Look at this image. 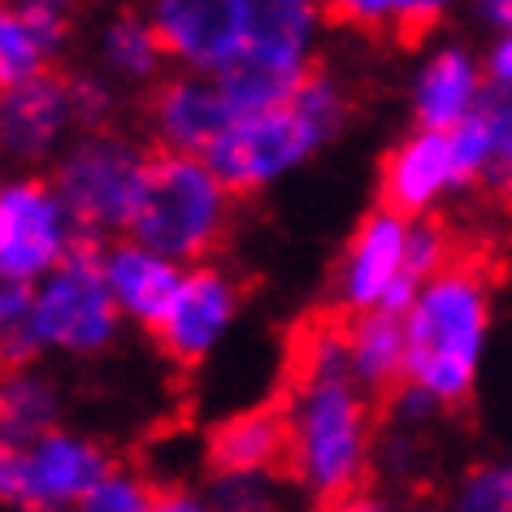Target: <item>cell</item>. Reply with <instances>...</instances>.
Wrapping results in <instances>:
<instances>
[{"label":"cell","instance_id":"6da1fadb","mask_svg":"<svg viewBox=\"0 0 512 512\" xmlns=\"http://www.w3.org/2000/svg\"><path fill=\"white\" fill-rule=\"evenodd\" d=\"M287 478L313 504H339L365 491L378 469V400L348 369H291L287 395Z\"/></svg>","mask_w":512,"mask_h":512},{"label":"cell","instance_id":"7a4b0ae2","mask_svg":"<svg viewBox=\"0 0 512 512\" xmlns=\"http://www.w3.org/2000/svg\"><path fill=\"white\" fill-rule=\"evenodd\" d=\"M495 287L482 261L460 252L404 309L408 369L404 387L421 391L439 413H456L473 400L491 348Z\"/></svg>","mask_w":512,"mask_h":512},{"label":"cell","instance_id":"3957f363","mask_svg":"<svg viewBox=\"0 0 512 512\" xmlns=\"http://www.w3.org/2000/svg\"><path fill=\"white\" fill-rule=\"evenodd\" d=\"M352 87L330 66H317L283 105L239 118L230 131L209 148V161L217 178L235 196H265L283 187L287 178L322 157L352 122Z\"/></svg>","mask_w":512,"mask_h":512},{"label":"cell","instance_id":"277c9868","mask_svg":"<svg viewBox=\"0 0 512 512\" xmlns=\"http://www.w3.org/2000/svg\"><path fill=\"white\" fill-rule=\"evenodd\" d=\"M235 200L239 196L217 178V170L204 157L152 152L126 235L157 248L183 270L217 261L230 226H235Z\"/></svg>","mask_w":512,"mask_h":512},{"label":"cell","instance_id":"5b68a950","mask_svg":"<svg viewBox=\"0 0 512 512\" xmlns=\"http://www.w3.org/2000/svg\"><path fill=\"white\" fill-rule=\"evenodd\" d=\"M322 0H248V48L222 74V87L239 118L265 113L296 92L322 66L326 40Z\"/></svg>","mask_w":512,"mask_h":512},{"label":"cell","instance_id":"8992f818","mask_svg":"<svg viewBox=\"0 0 512 512\" xmlns=\"http://www.w3.org/2000/svg\"><path fill=\"white\" fill-rule=\"evenodd\" d=\"M148 165H152L148 144L139 135L122 131V126L83 131L57 157L48 178H53L57 196L70 209L87 248H100V243L131 230Z\"/></svg>","mask_w":512,"mask_h":512},{"label":"cell","instance_id":"52a82bcc","mask_svg":"<svg viewBox=\"0 0 512 512\" xmlns=\"http://www.w3.org/2000/svg\"><path fill=\"white\" fill-rule=\"evenodd\" d=\"M122 313L113 304L96 265V248H79L66 265L31 287V309L22 322L27 361H100L118 348Z\"/></svg>","mask_w":512,"mask_h":512},{"label":"cell","instance_id":"ba28073f","mask_svg":"<svg viewBox=\"0 0 512 512\" xmlns=\"http://www.w3.org/2000/svg\"><path fill=\"white\" fill-rule=\"evenodd\" d=\"M113 465L109 447L79 426L0 443V512H74Z\"/></svg>","mask_w":512,"mask_h":512},{"label":"cell","instance_id":"9c48e42d","mask_svg":"<svg viewBox=\"0 0 512 512\" xmlns=\"http://www.w3.org/2000/svg\"><path fill=\"white\" fill-rule=\"evenodd\" d=\"M413 222L387 204H374L352 226L335 265V313H404L426 283L413 274Z\"/></svg>","mask_w":512,"mask_h":512},{"label":"cell","instance_id":"30bf717a","mask_svg":"<svg viewBox=\"0 0 512 512\" xmlns=\"http://www.w3.org/2000/svg\"><path fill=\"white\" fill-rule=\"evenodd\" d=\"M87 248L48 174L0 170V265L22 283H40Z\"/></svg>","mask_w":512,"mask_h":512},{"label":"cell","instance_id":"8fae6325","mask_svg":"<svg viewBox=\"0 0 512 512\" xmlns=\"http://www.w3.org/2000/svg\"><path fill=\"white\" fill-rule=\"evenodd\" d=\"M239 317H243V283L235 278V270H226L222 261L187 265L183 283H178L152 339H157L165 361L200 369L222 352V343L239 326Z\"/></svg>","mask_w":512,"mask_h":512},{"label":"cell","instance_id":"7c38bea8","mask_svg":"<svg viewBox=\"0 0 512 512\" xmlns=\"http://www.w3.org/2000/svg\"><path fill=\"white\" fill-rule=\"evenodd\" d=\"M79 135L83 118L70 70L0 92V170L48 174Z\"/></svg>","mask_w":512,"mask_h":512},{"label":"cell","instance_id":"4fadbf2b","mask_svg":"<svg viewBox=\"0 0 512 512\" xmlns=\"http://www.w3.org/2000/svg\"><path fill=\"white\" fill-rule=\"evenodd\" d=\"M465 191L473 187L452 131L408 126V135L395 139L378 165V204H387L408 222L439 217L447 200L465 196Z\"/></svg>","mask_w":512,"mask_h":512},{"label":"cell","instance_id":"5bb4252c","mask_svg":"<svg viewBox=\"0 0 512 512\" xmlns=\"http://www.w3.org/2000/svg\"><path fill=\"white\" fill-rule=\"evenodd\" d=\"M139 9L174 70L222 79L248 48V0H144Z\"/></svg>","mask_w":512,"mask_h":512},{"label":"cell","instance_id":"9a60e30c","mask_svg":"<svg viewBox=\"0 0 512 512\" xmlns=\"http://www.w3.org/2000/svg\"><path fill=\"white\" fill-rule=\"evenodd\" d=\"M239 122L222 79L213 74L170 70L144 96V131L157 152L178 157H209V148Z\"/></svg>","mask_w":512,"mask_h":512},{"label":"cell","instance_id":"2e32d148","mask_svg":"<svg viewBox=\"0 0 512 512\" xmlns=\"http://www.w3.org/2000/svg\"><path fill=\"white\" fill-rule=\"evenodd\" d=\"M408 118L421 131H456L465 126L478 105L491 96V79H486V61L465 40H434L421 48L408 74Z\"/></svg>","mask_w":512,"mask_h":512},{"label":"cell","instance_id":"e0dca14e","mask_svg":"<svg viewBox=\"0 0 512 512\" xmlns=\"http://www.w3.org/2000/svg\"><path fill=\"white\" fill-rule=\"evenodd\" d=\"M96 265H100V278H105L113 304H118L122 322L148 330V335L161 326V317L187 274L178 261H170V256H161L157 248H148V243H139L131 235L100 243Z\"/></svg>","mask_w":512,"mask_h":512},{"label":"cell","instance_id":"ac0fdd59","mask_svg":"<svg viewBox=\"0 0 512 512\" xmlns=\"http://www.w3.org/2000/svg\"><path fill=\"white\" fill-rule=\"evenodd\" d=\"M74 14L57 0H0V92L61 70Z\"/></svg>","mask_w":512,"mask_h":512},{"label":"cell","instance_id":"d6986e66","mask_svg":"<svg viewBox=\"0 0 512 512\" xmlns=\"http://www.w3.org/2000/svg\"><path fill=\"white\" fill-rule=\"evenodd\" d=\"M204 465H209V478L217 473H261V478L287 473L283 400L248 404L213 421L204 434Z\"/></svg>","mask_w":512,"mask_h":512},{"label":"cell","instance_id":"ffe728a7","mask_svg":"<svg viewBox=\"0 0 512 512\" xmlns=\"http://www.w3.org/2000/svg\"><path fill=\"white\" fill-rule=\"evenodd\" d=\"M92 70L118 92H152L165 74H170V57L144 18V9H113L100 18L92 31Z\"/></svg>","mask_w":512,"mask_h":512},{"label":"cell","instance_id":"44dd1931","mask_svg":"<svg viewBox=\"0 0 512 512\" xmlns=\"http://www.w3.org/2000/svg\"><path fill=\"white\" fill-rule=\"evenodd\" d=\"M469 187L491 200H512V92H495L478 105V113L452 131Z\"/></svg>","mask_w":512,"mask_h":512},{"label":"cell","instance_id":"7402d4cb","mask_svg":"<svg viewBox=\"0 0 512 512\" xmlns=\"http://www.w3.org/2000/svg\"><path fill=\"white\" fill-rule=\"evenodd\" d=\"M348 335V369L356 387L374 400H391L404 387L408 369V339H404V313H361L343 317Z\"/></svg>","mask_w":512,"mask_h":512},{"label":"cell","instance_id":"603a6c76","mask_svg":"<svg viewBox=\"0 0 512 512\" xmlns=\"http://www.w3.org/2000/svg\"><path fill=\"white\" fill-rule=\"evenodd\" d=\"M57 426H66V387L53 369H0V443H31Z\"/></svg>","mask_w":512,"mask_h":512},{"label":"cell","instance_id":"cb8c5ba5","mask_svg":"<svg viewBox=\"0 0 512 512\" xmlns=\"http://www.w3.org/2000/svg\"><path fill=\"white\" fill-rule=\"evenodd\" d=\"M326 18L374 40H426L469 0H322Z\"/></svg>","mask_w":512,"mask_h":512},{"label":"cell","instance_id":"d4e9b609","mask_svg":"<svg viewBox=\"0 0 512 512\" xmlns=\"http://www.w3.org/2000/svg\"><path fill=\"white\" fill-rule=\"evenodd\" d=\"M447 512H512V456L469 465L447 491Z\"/></svg>","mask_w":512,"mask_h":512},{"label":"cell","instance_id":"484cf974","mask_svg":"<svg viewBox=\"0 0 512 512\" xmlns=\"http://www.w3.org/2000/svg\"><path fill=\"white\" fill-rule=\"evenodd\" d=\"M152 504H157V486L148 482V473L135 465H113L74 512H152Z\"/></svg>","mask_w":512,"mask_h":512},{"label":"cell","instance_id":"4316f807","mask_svg":"<svg viewBox=\"0 0 512 512\" xmlns=\"http://www.w3.org/2000/svg\"><path fill=\"white\" fill-rule=\"evenodd\" d=\"M213 495L217 512H278L283 504V486L278 478H261V473H217L204 482Z\"/></svg>","mask_w":512,"mask_h":512},{"label":"cell","instance_id":"83f0119b","mask_svg":"<svg viewBox=\"0 0 512 512\" xmlns=\"http://www.w3.org/2000/svg\"><path fill=\"white\" fill-rule=\"evenodd\" d=\"M31 309V283H22L18 274H9L0 265V369L9 365H31L27 343H22V322Z\"/></svg>","mask_w":512,"mask_h":512},{"label":"cell","instance_id":"f1b7e54d","mask_svg":"<svg viewBox=\"0 0 512 512\" xmlns=\"http://www.w3.org/2000/svg\"><path fill=\"white\" fill-rule=\"evenodd\" d=\"M152 512H217L209 486L200 482H165L157 486V504Z\"/></svg>","mask_w":512,"mask_h":512},{"label":"cell","instance_id":"f546056e","mask_svg":"<svg viewBox=\"0 0 512 512\" xmlns=\"http://www.w3.org/2000/svg\"><path fill=\"white\" fill-rule=\"evenodd\" d=\"M482 61H486V79H491L495 92H512V35L486 40Z\"/></svg>","mask_w":512,"mask_h":512},{"label":"cell","instance_id":"4dcf8cb0","mask_svg":"<svg viewBox=\"0 0 512 512\" xmlns=\"http://www.w3.org/2000/svg\"><path fill=\"white\" fill-rule=\"evenodd\" d=\"M465 14L491 35H512V0H469Z\"/></svg>","mask_w":512,"mask_h":512},{"label":"cell","instance_id":"1f68e13d","mask_svg":"<svg viewBox=\"0 0 512 512\" xmlns=\"http://www.w3.org/2000/svg\"><path fill=\"white\" fill-rule=\"evenodd\" d=\"M326 512H400L391 504L387 495H378V491H356V495H348V499H339V504H330Z\"/></svg>","mask_w":512,"mask_h":512},{"label":"cell","instance_id":"d6a6232c","mask_svg":"<svg viewBox=\"0 0 512 512\" xmlns=\"http://www.w3.org/2000/svg\"><path fill=\"white\" fill-rule=\"evenodd\" d=\"M57 5H66V9H70V14H79V9L87 5V0H57Z\"/></svg>","mask_w":512,"mask_h":512},{"label":"cell","instance_id":"836d02e7","mask_svg":"<svg viewBox=\"0 0 512 512\" xmlns=\"http://www.w3.org/2000/svg\"><path fill=\"white\" fill-rule=\"evenodd\" d=\"M278 512H283V508H278Z\"/></svg>","mask_w":512,"mask_h":512}]
</instances>
